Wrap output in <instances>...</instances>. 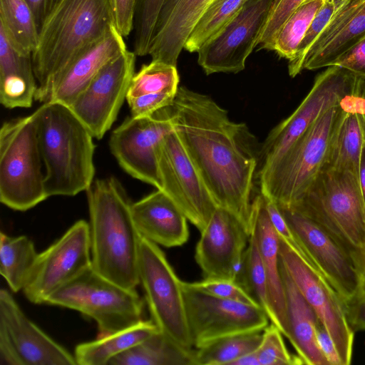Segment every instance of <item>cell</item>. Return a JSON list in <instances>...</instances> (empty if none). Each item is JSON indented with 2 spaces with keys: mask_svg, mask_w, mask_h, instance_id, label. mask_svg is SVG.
Wrapping results in <instances>:
<instances>
[{
  "mask_svg": "<svg viewBox=\"0 0 365 365\" xmlns=\"http://www.w3.org/2000/svg\"><path fill=\"white\" fill-rule=\"evenodd\" d=\"M174 129L217 207L251 231V198L259 148L243 123L211 97L180 86L168 107Z\"/></svg>",
  "mask_w": 365,
  "mask_h": 365,
  "instance_id": "cell-1",
  "label": "cell"
},
{
  "mask_svg": "<svg viewBox=\"0 0 365 365\" xmlns=\"http://www.w3.org/2000/svg\"><path fill=\"white\" fill-rule=\"evenodd\" d=\"M86 194L92 268L118 285L135 289L142 236L133 219L132 202L113 177L96 180Z\"/></svg>",
  "mask_w": 365,
  "mask_h": 365,
  "instance_id": "cell-2",
  "label": "cell"
},
{
  "mask_svg": "<svg viewBox=\"0 0 365 365\" xmlns=\"http://www.w3.org/2000/svg\"><path fill=\"white\" fill-rule=\"evenodd\" d=\"M113 25L108 0H59L40 26L32 53L38 83L35 101L45 103L58 76Z\"/></svg>",
  "mask_w": 365,
  "mask_h": 365,
  "instance_id": "cell-3",
  "label": "cell"
},
{
  "mask_svg": "<svg viewBox=\"0 0 365 365\" xmlns=\"http://www.w3.org/2000/svg\"><path fill=\"white\" fill-rule=\"evenodd\" d=\"M39 148L46 168L47 197L87 191L95 175L93 136L69 106L48 101L35 112Z\"/></svg>",
  "mask_w": 365,
  "mask_h": 365,
  "instance_id": "cell-4",
  "label": "cell"
},
{
  "mask_svg": "<svg viewBox=\"0 0 365 365\" xmlns=\"http://www.w3.org/2000/svg\"><path fill=\"white\" fill-rule=\"evenodd\" d=\"M321 225L349 253L360 277L365 269V203L353 173L324 166L289 207Z\"/></svg>",
  "mask_w": 365,
  "mask_h": 365,
  "instance_id": "cell-5",
  "label": "cell"
},
{
  "mask_svg": "<svg viewBox=\"0 0 365 365\" xmlns=\"http://www.w3.org/2000/svg\"><path fill=\"white\" fill-rule=\"evenodd\" d=\"M354 95L325 111L276 163L257 175L263 196L279 207H289L299 199L327 163Z\"/></svg>",
  "mask_w": 365,
  "mask_h": 365,
  "instance_id": "cell-6",
  "label": "cell"
},
{
  "mask_svg": "<svg viewBox=\"0 0 365 365\" xmlns=\"http://www.w3.org/2000/svg\"><path fill=\"white\" fill-rule=\"evenodd\" d=\"M35 113L3 123L0 129V201L18 211L48 198Z\"/></svg>",
  "mask_w": 365,
  "mask_h": 365,
  "instance_id": "cell-7",
  "label": "cell"
},
{
  "mask_svg": "<svg viewBox=\"0 0 365 365\" xmlns=\"http://www.w3.org/2000/svg\"><path fill=\"white\" fill-rule=\"evenodd\" d=\"M45 304L73 309L93 319L97 324L98 336L143 319L144 302L135 289L117 284L91 266L56 291Z\"/></svg>",
  "mask_w": 365,
  "mask_h": 365,
  "instance_id": "cell-8",
  "label": "cell"
},
{
  "mask_svg": "<svg viewBox=\"0 0 365 365\" xmlns=\"http://www.w3.org/2000/svg\"><path fill=\"white\" fill-rule=\"evenodd\" d=\"M358 81V76L338 66H329L318 75L297 109L261 145L256 176L276 163L325 111L354 96Z\"/></svg>",
  "mask_w": 365,
  "mask_h": 365,
  "instance_id": "cell-9",
  "label": "cell"
},
{
  "mask_svg": "<svg viewBox=\"0 0 365 365\" xmlns=\"http://www.w3.org/2000/svg\"><path fill=\"white\" fill-rule=\"evenodd\" d=\"M138 277L150 319L158 331L183 349H194L187 321L182 281L160 246L143 237Z\"/></svg>",
  "mask_w": 365,
  "mask_h": 365,
  "instance_id": "cell-10",
  "label": "cell"
},
{
  "mask_svg": "<svg viewBox=\"0 0 365 365\" xmlns=\"http://www.w3.org/2000/svg\"><path fill=\"white\" fill-rule=\"evenodd\" d=\"M190 334L195 349L220 339L262 331L269 319L259 306L217 297L192 287L182 281Z\"/></svg>",
  "mask_w": 365,
  "mask_h": 365,
  "instance_id": "cell-11",
  "label": "cell"
},
{
  "mask_svg": "<svg viewBox=\"0 0 365 365\" xmlns=\"http://www.w3.org/2000/svg\"><path fill=\"white\" fill-rule=\"evenodd\" d=\"M91 266L89 224L80 220L41 253L22 292L34 304H46L56 291Z\"/></svg>",
  "mask_w": 365,
  "mask_h": 365,
  "instance_id": "cell-12",
  "label": "cell"
},
{
  "mask_svg": "<svg viewBox=\"0 0 365 365\" xmlns=\"http://www.w3.org/2000/svg\"><path fill=\"white\" fill-rule=\"evenodd\" d=\"M1 365H76L74 355L23 312L11 293L0 290Z\"/></svg>",
  "mask_w": 365,
  "mask_h": 365,
  "instance_id": "cell-13",
  "label": "cell"
},
{
  "mask_svg": "<svg viewBox=\"0 0 365 365\" xmlns=\"http://www.w3.org/2000/svg\"><path fill=\"white\" fill-rule=\"evenodd\" d=\"M279 237L282 264L331 337L341 365L350 364L354 331L348 322L341 297L321 273Z\"/></svg>",
  "mask_w": 365,
  "mask_h": 365,
  "instance_id": "cell-14",
  "label": "cell"
},
{
  "mask_svg": "<svg viewBox=\"0 0 365 365\" xmlns=\"http://www.w3.org/2000/svg\"><path fill=\"white\" fill-rule=\"evenodd\" d=\"M158 164L160 190L201 232L217 206L175 129L164 138L158 147Z\"/></svg>",
  "mask_w": 365,
  "mask_h": 365,
  "instance_id": "cell-15",
  "label": "cell"
},
{
  "mask_svg": "<svg viewBox=\"0 0 365 365\" xmlns=\"http://www.w3.org/2000/svg\"><path fill=\"white\" fill-rule=\"evenodd\" d=\"M168 107L150 116L128 117L112 132L109 140L110 152L128 175L159 190L158 149L174 130Z\"/></svg>",
  "mask_w": 365,
  "mask_h": 365,
  "instance_id": "cell-16",
  "label": "cell"
},
{
  "mask_svg": "<svg viewBox=\"0 0 365 365\" xmlns=\"http://www.w3.org/2000/svg\"><path fill=\"white\" fill-rule=\"evenodd\" d=\"M274 0H247L237 15L197 52L207 75L237 73L257 47Z\"/></svg>",
  "mask_w": 365,
  "mask_h": 365,
  "instance_id": "cell-17",
  "label": "cell"
},
{
  "mask_svg": "<svg viewBox=\"0 0 365 365\" xmlns=\"http://www.w3.org/2000/svg\"><path fill=\"white\" fill-rule=\"evenodd\" d=\"M136 55L128 49L107 63L69 106L93 136L101 139L127 98Z\"/></svg>",
  "mask_w": 365,
  "mask_h": 365,
  "instance_id": "cell-18",
  "label": "cell"
},
{
  "mask_svg": "<svg viewBox=\"0 0 365 365\" xmlns=\"http://www.w3.org/2000/svg\"><path fill=\"white\" fill-rule=\"evenodd\" d=\"M289 227L344 304L359 295L360 274L349 253L321 225L291 208L279 207Z\"/></svg>",
  "mask_w": 365,
  "mask_h": 365,
  "instance_id": "cell-19",
  "label": "cell"
},
{
  "mask_svg": "<svg viewBox=\"0 0 365 365\" xmlns=\"http://www.w3.org/2000/svg\"><path fill=\"white\" fill-rule=\"evenodd\" d=\"M196 245L195 259L204 279L236 282L250 233L228 210L217 207Z\"/></svg>",
  "mask_w": 365,
  "mask_h": 365,
  "instance_id": "cell-20",
  "label": "cell"
},
{
  "mask_svg": "<svg viewBox=\"0 0 365 365\" xmlns=\"http://www.w3.org/2000/svg\"><path fill=\"white\" fill-rule=\"evenodd\" d=\"M336 5L334 14L308 51L303 69L332 66L341 54L365 38V0H343Z\"/></svg>",
  "mask_w": 365,
  "mask_h": 365,
  "instance_id": "cell-21",
  "label": "cell"
},
{
  "mask_svg": "<svg viewBox=\"0 0 365 365\" xmlns=\"http://www.w3.org/2000/svg\"><path fill=\"white\" fill-rule=\"evenodd\" d=\"M126 50L123 36L113 25L100 41L77 56L58 76L48 91L46 102L70 106L98 73Z\"/></svg>",
  "mask_w": 365,
  "mask_h": 365,
  "instance_id": "cell-22",
  "label": "cell"
},
{
  "mask_svg": "<svg viewBox=\"0 0 365 365\" xmlns=\"http://www.w3.org/2000/svg\"><path fill=\"white\" fill-rule=\"evenodd\" d=\"M131 213L140 235L159 246L179 247L188 240L187 217L161 190L132 202Z\"/></svg>",
  "mask_w": 365,
  "mask_h": 365,
  "instance_id": "cell-23",
  "label": "cell"
},
{
  "mask_svg": "<svg viewBox=\"0 0 365 365\" xmlns=\"http://www.w3.org/2000/svg\"><path fill=\"white\" fill-rule=\"evenodd\" d=\"M251 231L265 268L270 307L269 320L287 337L285 294L280 272L279 237L274 229L260 193L252 200Z\"/></svg>",
  "mask_w": 365,
  "mask_h": 365,
  "instance_id": "cell-24",
  "label": "cell"
},
{
  "mask_svg": "<svg viewBox=\"0 0 365 365\" xmlns=\"http://www.w3.org/2000/svg\"><path fill=\"white\" fill-rule=\"evenodd\" d=\"M215 0H166L159 16L149 54L152 60L176 66L195 24Z\"/></svg>",
  "mask_w": 365,
  "mask_h": 365,
  "instance_id": "cell-25",
  "label": "cell"
},
{
  "mask_svg": "<svg viewBox=\"0 0 365 365\" xmlns=\"http://www.w3.org/2000/svg\"><path fill=\"white\" fill-rule=\"evenodd\" d=\"M280 272L285 294L287 338L304 364L330 365L317 341L316 325L319 318L292 280L281 259Z\"/></svg>",
  "mask_w": 365,
  "mask_h": 365,
  "instance_id": "cell-26",
  "label": "cell"
},
{
  "mask_svg": "<svg viewBox=\"0 0 365 365\" xmlns=\"http://www.w3.org/2000/svg\"><path fill=\"white\" fill-rule=\"evenodd\" d=\"M38 88L32 55L18 51L0 29V102L6 108H30Z\"/></svg>",
  "mask_w": 365,
  "mask_h": 365,
  "instance_id": "cell-27",
  "label": "cell"
},
{
  "mask_svg": "<svg viewBox=\"0 0 365 365\" xmlns=\"http://www.w3.org/2000/svg\"><path fill=\"white\" fill-rule=\"evenodd\" d=\"M158 331L151 319H142L125 329L79 344L76 346L73 354L76 364L108 365L113 358L142 342Z\"/></svg>",
  "mask_w": 365,
  "mask_h": 365,
  "instance_id": "cell-28",
  "label": "cell"
},
{
  "mask_svg": "<svg viewBox=\"0 0 365 365\" xmlns=\"http://www.w3.org/2000/svg\"><path fill=\"white\" fill-rule=\"evenodd\" d=\"M194 353L195 349H183L158 331L108 365H194Z\"/></svg>",
  "mask_w": 365,
  "mask_h": 365,
  "instance_id": "cell-29",
  "label": "cell"
},
{
  "mask_svg": "<svg viewBox=\"0 0 365 365\" xmlns=\"http://www.w3.org/2000/svg\"><path fill=\"white\" fill-rule=\"evenodd\" d=\"M364 141V127L361 115L355 107L354 96L352 106L337 129L324 166L346 170L358 177L360 155Z\"/></svg>",
  "mask_w": 365,
  "mask_h": 365,
  "instance_id": "cell-30",
  "label": "cell"
},
{
  "mask_svg": "<svg viewBox=\"0 0 365 365\" xmlns=\"http://www.w3.org/2000/svg\"><path fill=\"white\" fill-rule=\"evenodd\" d=\"M38 252L26 236L0 233V274L14 292L22 291Z\"/></svg>",
  "mask_w": 365,
  "mask_h": 365,
  "instance_id": "cell-31",
  "label": "cell"
},
{
  "mask_svg": "<svg viewBox=\"0 0 365 365\" xmlns=\"http://www.w3.org/2000/svg\"><path fill=\"white\" fill-rule=\"evenodd\" d=\"M0 29L18 51L32 55L38 44L39 29L25 0H0Z\"/></svg>",
  "mask_w": 365,
  "mask_h": 365,
  "instance_id": "cell-32",
  "label": "cell"
},
{
  "mask_svg": "<svg viewBox=\"0 0 365 365\" xmlns=\"http://www.w3.org/2000/svg\"><path fill=\"white\" fill-rule=\"evenodd\" d=\"M262 331L226 336L195 349L194 365H232L243 355L257 350L262 338Z\"/></svg>",
  "mask_w": 365,
  "mask_h": 365,
  "instance_id": "cell-33",
  "label": "cell"
},
{
  "mask_svg": "<svg viewBox=\"0 0 365 365\" xmlns=\"http://www.w3.org/2000/svg\"><path fill=\"white\" fill-rule=\"evenodd\" d=\"M247 1L215 0L195 24L184 49L190 53H197L237 15Z\"/></svg>",
  "mask_w": 365,
  "mask_h": 365,
  "instance_id": "cell-34",
  "label": "cell"
},
{
  "mask_svg": "<svg viewBox=\"0 0 365 365\" xmlns=\"http://www.w3.org/2000/svg\"><path fill=\"white\" fill-rule=\"evenodd\" d=\"M326 0H305L287 19L274 42V51L281 58L292 60L298 46L317 11Z\"/></svg>",
  "mask_w": 365,
  "mask_h": 365,
  "instance_id": "cell-35",
  "label": "cell"
},
{
  "mask_svg": "<svg viewBox=\"0 0 365 365\" xmlns=\"http://www.w3.org/2000/svg\"><path fill=\"white\" fill-rule=\"evenodd\" d=\"M179 81L176 66L151 60L133 75L126 100L145 94L176 93Z\"/></svg>",
  "mask_w": 365,
  "mask_h": 365,
  "instance_id": "cell-36",
  "label": "cell"
},
{
  "mask_svg": "<svg viewBox=\"0 0 365 365\" xmlns=\"http://www.w3.org/2000/svg\"><path fill=\"white\" fill-rule=\"evenodd\" d=\"M236 282L270 315L267 277L255 237L250 234Z\"/></svg>",
  "mask_w": 365,
  "mask_h": 365,
  "instance_id": "cell-37",
  "label": "cell"
},
{
  "mask_svg": "<svg viewBox=\"0 0 365 365\" xmlns=\"http://www.w3.org/2000/svg\"><path fill=\"white\" fill-rule=\"evenodd\" d=\"M166 0H135L133 17V52L149 54L156 24Z\"/></svg>",
  "mask_w": 365,
  "mask_h": 365,
  "instance_id": "cell-38",
  "label": "cell"
},
{
  "mask_svg": "<svg viewBox=\"0 0 365 365\" xmlns=\"http://www.w3.org/2000/svg\"><path fill=\"white\" fill-rule=\"evenodd\" d=\"M282 335L281 331L272 323L263 330L261 342L256 350L259 365L304 364L298 355H292L289 352Z\"/></svg>",
  "mask_w": 365,
  "mask_h": 365,
  "instance_id": "cell-39",
  "label": "cell"
},
{
  "mask_svg": "<svg viewBox=\"0 0 365 365\" xmlns=\"http://www.w3.org/2000/svg\"><path fill=\"white\" fill-rule=\"evenodd\" d=\"M336 6L334 0H326L317 11L298 46L294 58L289 61L288 71L291 77H295L303 70V62L308 51L330 20Z\"/></svg>",
  "mask_w": 365,
  "mask_h": 365,
  "instance_id": "cell-40",
  "label": "cell"
},
{
  "mask_svg": "<svg viewBox=\"0 0 365 365\" xmlns=\"http://www.w3.org/2000/svg\"><path fill=\"white\" fill-rule=\"evenodd\" d=\"M305 0H274L266 24L259 35L258 49L274 51L277 36L292 14Z\"/></svg>",
  "mask_w": 365,
  "mask_h": 365,
  "instance_id": "cell-41",
  "label": "cell"
},
{
  "mask_svg": "<svg viewBox=\"0 0 365 365\" xmlns=\"http://www.w3.org/2000/svg\"><path fill=\"white\" fill-rule=\"evenodd\" d=\"M188 284L195 289L217 297L259 306L255 299L237 282L203 279L202 281L188 282Z\"/></svg>",
  "mask_w": 365,
  "mask_h": 365,
  "instance_id": "cell-42",
  "label": "cell"
},
{
  "mask_svg": "<svg viewBox=\"0 0 365 365\" xmlns=\"http://www.w3.org/2000/svg\"><path fill=\"white\" fill-rule=\"evenodd\" d=\"M176 93H150L127 99L131 115L136 118L153 115L157 111L171 106Z\"/></svg>",
  "mask_w": 365,
  "mask_h": 365,
  "instance_id": "cell-43",
  "label": "cell"
},
{
  "mask_svg": "<svg viewBox=\"0 0 365 365\" xmlns=\"http://www.w3.org/2000/svg\"><path fill=\"white\" fill-rule=\"evenodd\" d=\"M112 12L113 24L123 36H128L133 29L135 0H108Z\"/></svg>",
  "mask_w": 365,
  "mask_h": 365,
  "instance_id": "cell-44",
  "label": "cell"
},
{
  "mask_svg": "<svg viewBox=\"0 0 365 365\" xmlns=\"http://www.w3.org/2000/svg\"><path fill=\"white\" fill-rule=\"evenodd\" d=\"M332 66H340L365 78V38L341 54Z\"/></svg>",
  "mask_w": 365,
  "mask_h": 365,
  "instance_id": "cell-45",
  "label": "cell"
},
{
  "mask_svg": "<svg viewBox=\"0 0 365 365\" xmlns=\"http://www.w3.org/2000/svg\"><path fill=\"white\" fill-rule=\"evenodd\" d=\"M344 304L347 320L352 330H365V296H358Z\"/></svg>",
  "mask_w": 365,
  "mask_h": 365,
  "instance_id": "cell-46",
  "label": "cell"
},
{
  "mask_svg": "<svg viewBox=\"0 0 365 365\" xmlns=\"http://www.w3.org/2000/svg\"><path fill=\"white\" fill-rule=\"evenodd\" d=\"M316 336L319 347L329 364L341 365V361L334 343L319 319L316 325Z\"/></svg>",
  "mask_w": 365,
  "mask_h": 365,
  "instance_id": "cell-47",
  "label": "cell"
},
{
  "mask_svg": "<svg viewBox=\"0 0 365 365\" xmlns=\"http://www.w3.org/2000/svg\"><path fill=\"white\" fill-rule=\"evenodd\" d=\"M32 10L38 29L43 21L59 0H25Z\"/></svg>",
  "mask_w": 365,
  "mask_h": 365,
  "instance_id": "cell-48",
  "label": "cell"
},
{
  "mask_svg": "<svg viewBox=\"0 0 365 365\" xmlns=\"http://www.w3.org/2000/svg\"><path fill=\"white\" fill-rule=\"evenodd\" d=\"M355 107L361 115L365 130V78L359 76L355 94Z\"/></svg>",
  "mask_w": 365,
  "mask_h": 365,
  "instance_id": "cell-49",
  "label": "cell"
},
{
  "mask_svg": "<svg viewBox=\"0 0 365 365\" xmlns=\"http://www.w3.org/2000/svg\"><path fill=\"white\" fill-rule=\"evenodd\" d=\"M358 179L364 201L365 203V141L363 144L360 155Z\"/></svg>",
  "mask_w": 365,
  "mask_h": 365,
  "instance_id": "cell-50",
  "label": "cell"
},
{
  "mask_svg": "<svg viewBox=\"0 0 365 365\" xmlns=\"http://www.w3.org/2000/svg\"><path fill=\"white\" fill-rule=\"evenodd\" d=\"M232 365H259L256 351L243 355L235 361Z\"/></svg>",
  "mask_w": 365,
  "mask_h": 365,
  "instance_id": "cell-51",
  "label": "cell"
},
{
  "mask_svg": "<svg viewBox=\"0 0 365 365\" xmlns=\"http://www.w3.org/2000/svg\"><path fill=\"white\" fill-rule=\"evenodd\" d=\"M358 296H365V269L360 277L359 292Z\"/></svg>",
  "mask_w": 365,
  "mask_h": 365,
  "instance_id": "cell-52",
  "label": "cell"
},
{
  "mask_svg": "<svg viewBox=\"0 0 365 365\" xmlns=\"http://www.w3.org/2000/svg\"><path fill=\"white\" fill-rule=\"evenodd\" d=\"M334 1H336V3H337V2L341 1L343 0H334Z\"/></svg>",
  "mask_w": 365,
  "mask_h": 365,
  "instance_id": "cell-53",
  "label": "cell"
}]
</instances>
